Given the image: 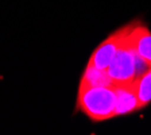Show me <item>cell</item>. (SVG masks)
I'll list each match as a JSON object with an SVG mask.
<instances>
[{
    "mask_svg": "<svg viewBox=\"0 0 151 135\" xmlns=\"http://www.w3.org/2000/svg\"><path fill=\"white\" fill-rule=\"evenodd\" d=\"M115 87H91L80 84L77 95V110L92 122H104L116 116Z\"/></svg>",
    "mask_w": 151,
    "mask_h": 135,
    "instance_id": "6da1fadb",
    "label": "cell"
},
{
    "mask_svg": "<svg viewBox=\"0 0 151 135\" xmlns=\"http://www.w3.org/2000/svg\"><path fill=\"white\" fill-rule=\"evenodd\" d=\"M132 26H134V23H128V25L123 26L115 32H112L107 39H104L93 50L88 61V65L96 66L99 69H107L109 64L112 62V60L115 58V56L123 47V45L127 42V38H128Z\"/></svg>",
    "mask_w": 151,
    "mask_h": 135,
    "instance_id": "7a4b0ae2",
    "label": "cell"
},
{
    "mask_svg": "<svg viewBox=\"0 0 151 135\" xmlns=\"http://www.w3.org/2000/svg\"><path fill=\"white\" fill-rule=\"evenodd\" d=\"M115 92H116V107H115L116 116L132 113L143 108L135 91H134L132 84L115 85Z\"/></svg>",
    "mask_w": 151,
    "mask_h": 135,
    "instance_id": "5b68a950",
    "label": "cell"
},
{
    "mask_svg": "<svg viewBox=\"0 0 151 135\" xmlns=\"http://www.w3.org/2000/svg\"><path fill=\"white\" fill-rule=\"evenodd\" d=\"M107 72L115 85H128L136 79V53L129 45L128 38L107 68Z\"/></svg>",
    "mask_w": 151,
    "mask_h": 135,
    "instance_id": "3957f363",
    "label": "cell"
},
{
    "mask_svg": "<svg viewBox=\"0 0 151 135\" xmlns=\"http://www.w3.org/2000/svg\"><path fill=\"white\" fill-rule=\"evenodd\" d=\"M80 84L91 85V87H115V82L108 74L107 69H99L88 64L85 66Z\"/></svg>",
    "mask_w": 151,
    "mask_h": 135,
    "instance_id": "8992f818",
    "label": "cell"
},
{
    "mask_svg": "<svg viewBox=\"0 0 151 135\" xmlns=\"http://www.w3.org/2000/svg\"><path fill=\"white\" fill-rule=\"evenodd\" d=\"M128 42L136 56L151 66V31L143 23H134L128 34Z\"/></svg>",
    "mask_w": 151,
    "mask_h": 135,
    "instance_id": "277c9868",
    "label": "cell"
},
{
    "mask_svg": "<svg viewBox=\"0 0 151 135\" xmlns=\"http://www.w3.org/2000/svg\"><path fill=\"white\" fill-rule=\"evenodd\" d=\"M132 87L143 108L148 105L151 103V66L145 73H142L134 80Z\"/></svg>",
    "mask_w": 151,
    "mask_h": 135,
    "instance_id": "52a82bcc",
    "label": "cell"
}]
</instances>
